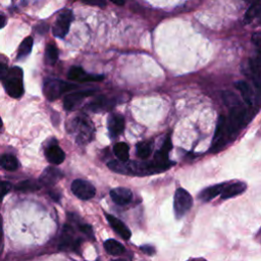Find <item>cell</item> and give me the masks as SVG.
Wrapping results in <instances>:
<instances>
[{"label":"cell","mask_w":261,"mask_h":261,"mask_svg":"<svg viewBox=\"0 0 261 261\" xmlns=\"http://www.w3.org/2000/svg\"><path fill=\"white\" fill-rule=\"evenodd\" d=\"M68 132L79 144H87L94 137V125L87 116L81 115L70 120Z\"/></svg>","instance_id":"1"},{"label":"cell","mask_w":261,"mask_h":261,"mask_svg":"<svg viewBox=\"0 0 261 261\" xmlns=\"http://www.w3.org/2000/svg\"><path fill=\"white\" fill-rule=\"evenodd\" d=\"M3 86L10 97L20 98L23 94L22 69L17 66L8 69V72L3 79Z\"/></svg>","instance_id":"2"},{"label":"cell","mask_w":261,"mask_h":261,"mask_svg":"<svg viewBox=\"0 0 261 261\" xmlns=\"http://www.w3.org/2000/svg\"><path fill=\"white\" fill-rule=\"evenodd\" d=\"M248 117V110L242 106L240 103L233 105L230 112L228 120L225 119V127L227 136L234 137L246 124Z\"/></svg>","instance_id":"3"},{"label":"cell","mask_w":261,"mask_h":261,"mask_svg":"<svg viewBox=\"0 0 261 261\" xmlns=\"http://www.w3.org/2000/svg\"><path fill=\"white\" fill-rule=\"evenodd\" d=\"M75 88H77V86L71 83L63 82L57 79H46L43 86V93L49 101H54L65 92Z\"/></svg>","instance_id":"4"},{"label":"cell","mask_w":261,"mask_h":261,"mask_svg":"<svg viewBox=\"0 0 261 261\" xmlns=\"http://www.w3.org/2000/svg\"><path fill=\"white\" fill-rule=\"evenodd\" d=\"M193 205V198L192 196L181 188H178L174 194L173 200V209L174 214L177 219L181 218L192 207Z\"/></svg>","instance_id":"5"},{"label":"cell","mask_w":261,"mask_h":261,"mask_svg":"<svg viewBox=\"0 0 261 261\" xmlns=\"http://www.w3.org/2000/svg\"><path fill=\"white\" fill-rule=\"evenodd\" d=\"M72 18H73V15H72L71 10H69V9L62 10L58 14V16L55 20V23L53 25V29H52L53 35L57 38H61V39L64 38L69 31Z\"/></svg>","instance_id":"6"},{"label":"cell","mask_w":261,"mask_h":261,"mask_svg":"<svg viewBox=\"0 0 261 261\" xmlns=\"http://www.w3.org/2000/svg\"><path fill=\"white\" fill-rule=\"evenodd\" d=\"M71 192L81 200H89L95 196L96 190L91 182L77 178L71 182Z\"/></svg>","instance_id":"7"},{"label":"cell","mask_w":261,"mask_h":261,"mask_svg":"<svg viewBox=\"0 0 261 261\" xmlns=\"http://www.w3.org/2000/svg\"><path fill=\"white\" fill-rule=\"evenodd\" d=\"M95 92H96V90L88 89V90L77 91V92H73V93L66 95L63 100L64 109L67 111H71V110L75 109L86 98L94 95Z\"/></svg>","instance_id":"8"},{"label":"cell","mask_w":261,"mask_h":261,"mask_svg":"<svg viewBox=\"0 0 261 261\" xmlns=\"http://www.w3.org/2000/svg\"><path fill=\"white\" fill-rule=\"evenodd\" d=\"M225 119L226 118L223 115H220L218 117L217 126H216V129H215L213 141L211 143V148H210V151H212V152H216V151L220 150L226 142V139H225V135H226Z\"/></svg>","instance_id":"9"},{"label":"cell","mask_w":261,"mask_h":261,"mask_svg":"<svg viewBox=\"0 0 261 261\" xmlns=\"http://www.w3.org/2000/svg\"><path fill=\"white\" fill-rule=\"evenodd\" d=\"M67 77L70 81L77 82H98L104 79V75L98 74H89L80 66H72L67 73Z\"/></svg>","instance_id":"10"},{"label":"cell","mask_w":261,"mask_h":261,"mask_svg":"<svg viewBox=\"0 0 261 261\" xmlns=\"http://www.w3.org/2000/svg\"><path fill=\"white\" fill-rule=\"evenodd\" d=\"M110 197L114 203L120 206L127 205L133 200V193L127 188H115L110 191Z\"/></svg>","instance_id":"11"},{"label":"cell","mask_w":261,"mask_h":261,"mask_svg":"<svg viewBox=\"0 0 261 261\" xmlns=\"http://www.w3.org/2000/svg\"><path fill=\"white\" fill-rule=\"evenodd\" d=\"M62 175L63 174L59 169L49 166L43 171V173L41 174V176L39 178V181H40L41 186L50 187V186L55 185L62 177Z\"/></svg>","instance_id":"12"},{"label":"cell","mask_w":261,"mask_h":261,"mask_svg":"<svg viewBox=\"0 0 261 261\" xmlns=\"http://www.w3.org/2000/svg\"><path fill=\"white\" fill-rule=\"evenodd\" d=\"M105 216L108 220V223L117 234H119L123 240H128L130 238V234H132L130 230L121 220H119L117 217L111 214H105Z\"/></svg>","instance_id":"13"},{"label":"cell","mask_w":261,"mask_h":261,"mask_svg":"<svg viewBox=\"0 0 261 261\" xmlns=\"http://www.w3.org/2000/svg\"><path fill=\"white\" fill-rule=\"evenodd\" d=\"M124 118L120 114H112L108 119V129L112 138L122 134L124 129Z\"/></svg>","instance_id":"14"},{"label":"cell","mask_w":261,"mask_h":261,"mask_svg":"<svg viewBox=\"0 0 261 261\" xmlns=\"http://www.w3.org/2000/svg\"><path fill=\"white\" fill-rule=\"evenodd\" d=\"M46 159L52 164H60L65 159V153L57 145H50L45 150Z\"/></svg>","instance_id":"15"},{"label":"cell","mask_w":261,"mask_h":261,"mask_svg":"<svg viewBox=\"0 0 261 261\" xmlns=\"http://www.w3.org/2000/svg\"><path fill=\"white\" fill-rule=\"evenodd\" d=\"M79 244H80V242L73 238L72 229L68 225L64 226V230H63L62 239H61V242L59 245V249L60 250H74L79 246Z\"/></svg>","instance_id":"16"},{"label":"cell","mask_w":261,"mask_h":261,"mask_svg":"<svg viewBox=\"0 0 261 261\" xmlns=\"http://www.w3.org/2000/svg\"><path fill=\"white\" fill-rule=\"evenodd\" d=\"M247 185L243 181H237L233 184H227L224 189L222 190V192L220 193L221 198L222 199H229L232 197H236L240 194H242L243 192L246 191Z\"/></svg>","instance_id":"17"},{"label":"cell","mask_w":261,"mask_h":261,"mask_svg":"<svg viewBox=\"0 0 261 261\" xmlns=\"http://www.w3.org/2000/svg\"><path fill=\"white\" fill-rule=\"evenodd\" d=\"M115 102L111 98H108L106 96H100L97 99H95L92 103L88 105V109L97 112V111H103L108 110L114 106Z\"/></svg>","instance_id":"18"},{"label":"cell","mask_w":261,"mask_h":261,"mask_svg":"<svg viewBox=\"0 0 261 261\" xmlns=\"http://www.w3.org/2000/svg\"><path fill=\"white\" fill-rule=\"evenodd\" d=\"M226 185H227V182H223V184H218V185L208 187V188L204 189L203 191H201L198 197L202 202H208V201L214 199L216 196L220 195V193L222 192V190L224 189V187Z\"/></svg>","instance_id":"19"},{"label":"cell","mask_w":261,"mask_h":261,"mask_svg":"<svg viewBox=\"0 0 261 261\" xmlns=\"http://www.w3.org/2000/svg\"><path fill=\"white\" fill-rule=\"evenodd\" d=\"M234 86L240 91L244 101L248 105H252L254 98H253V91H252L250 85L247 82H245V81H239V82H237L234 84Z\"/></svg>","instance_id":"20"},{"label":"cell","mask_w":261,"mask_h":261,"mask_svg":"<svg viewBox=\"0 0 261 261\" xmlns=\"http://www.w3.org/2000/svg\"><path fill=\"white\" fill-rule=\"evenodd\" d=\"M104 249L106 252L112 256H119L122 255L125 251L124 247L117 241L113 239H109L104 242Z\"/></svg>","instance_id":"21"},{"label":"cell","mask_w":261,"mask_h":261,"mask_svg":"<svg viewBox=\"0 0 261 261\" xmlns=\"http://www.w3.org/2000/svg\"><path fill=\"white\" fill-rule=\"evenodd\" d=\"M0 165L9 171H13L16 170L19 166L18 164V160L16 159V157H14L13 155L10 154H5L0 158Z\"/></svg>","instance_id":"22"},{"label":"cell","mask_w":261,"mask_h":261,"mask_svg":"<svg viewBox=\"0 0 261 261\" xmlns=\"http://www.w3.org/2000/svg\"><path fill=\"white\" fill-rule=\"evenodd\" d=\"M33 38L32 37H27L23 39V41L20 43L19 47H18V51H17V59H23L25 58L32 51L33 48Z\"/></svg>","instance_id":"23"},{"label":"cell","mask_w":261,"mask_h":261,"mask_svg":"<svg viewBox=\"0 0 261 261\" xmlns=\"http://www.w3.org/2000/svg\"><path fill=\"white\" fill-rule=\"evenodd\" d=\"M39 189H41L40 181H36L34 179H25L15 186V190L20 192H34Z\"/></svg>","instance_id":"24"},{"label":"cell","mask_w":261,"mask_h":261,"mask_svg":"<svg viewBox=\"0 0 261 261\" xmlns=\"http://www.w3.org/2000/svg\"><path fill=\"white\" fill-rule=\"evenodd\" d=\"M113 151H114V154L116 155V157L120 161L128 160V158H129V149H128V146L125 143H123V142L116 143L114 145Z\"/></svg>","instance_id":"25"},{"label":"cell","mask_w":261,"mask_h":261,"mask_svg":"<svg viewBox=\"0 0 261 261\" xmlns=\"http://www.w3.org/2000/svg\"><path fill=\"white\" fill-rule=\"evenodd\" d=\"M152 152V145L150 142H139L136 146L137 156L141 159H147Z\"/></svg>","instance_id":"26"},{"label":"cell","mask_w":261,"mask_h":261,"mask_svg":"<svg viewBox=\"0 0 261 261\" xmlns=\"http://www.w3.org/2000/svg\"><path fill=\"white\" fill-rule=\"evenodd\" d=\"M58 59V50L54 44H48L45 50V61L49 65H53Z\"/></svg>","instance_id":"27"},{"label":"cell","mask_w":261,"mask_h":261,"mask_svg":"<svg viewBox=\"0 0 261 261\" xmlns=\"http://www.w3.org/2000/svg\"><path fill=\"white\" fill-rule=\"evenodd\" d=\"M258 13H259V1H256V2H253L249 7V9L247 10L244 16L245 23L251 22L258 15Z\"/></svg>","instance_id":"28"},{"label":"cell","mask_w":261,"mask_h":261,"mask_svg":"<svg viewBox=\"0 0 261 261\" xmlns=\"http://www.w3.org/2000/svg\"><path fill=\"white\" fill-rule=\"evenodd\" d=\"M223 100H224V102H225V104L226 105H236V104H239V100L237 99V96L233 94V93H231V92H224L223 93Z\"/></svg>","instance_id":"29"},{"label":"cell","mask_w":261,"mask_h":261,"mask_svg":"<svg viewBox=\"0 0 261 261\" xmlns=\"http://www.w3.org/2000/svg\"><path fill=\"white\" fill-rule=\"evenodd\" d=\"M11 190V185L7 181H1L0 180V201L3 199V197Z\"/></svg>","instance_id":"30"},{"label":"cell","mask_w":261,"mask_h":261,"mask_svg":"<svg viewBox=\"0 0 261 261\" xmlns=\"http://www.w3.org/2000/svg\"><path fill=\"white\" fill-rule=\"evenodd\" d=\"M79 227H80V230L82 232H84L86 236H88L89 238H94V232H93V229H92L91 225H89V224H80Z\"/></svg>","instance_id":"31"},{"label":"cell","mask_w":261,"mask_h":261,"mask_svg":"<svg viewBox=\"0 0 261 261\" xmlns=\"http://www.w3.org/2000/svg\"><path fill=\"white\" fill-rule=\"evenodd\" d=\"M86 4L93 5V6H98V7H105L106 3L104 0H82Z\"/></svg>","instance_id":"32"},{"label":"cell","mask_w":261,"mask_h":261,"mask_svg":"<svg viewBox=\"0 0 261 261\" xmlns=\"http://www.w3.org/2000/svg\"><path fill=\"white\" fill-rule=\"evenodd\" d=\"M141 250H142L145 254L150 255V256H152V255L155 253V249H154L152 246H150V245L142 246V247H141Z\"/></svg>","instance_id":"33"},{"label":"cell","mask_w":261,"mask_h":261,"mask_svg":"<svg viewBox=\"0 0 261 261\" xmlns=\"http://www.w3.org/2000/svg\"><path fill=\"white\" fill-rule=\"evenodd\" d=\"M7 72H8V67L6 66V64L0 62V80H3Z\"/></svg>","instance_id":"34"},{"label":"cell","mask_w":261,"mask_h":261,"mask_svg":"<svg viewBox=\"0 0 261 261\" xmlns=\"http://www.w3.org/2000/svg\"><path fill=\"white\" fill-rule=\"evenodd\" d=\"M6 22H7V19H6L5 15L2 14V13H0V29L4 28V27L6 25Z\"/></svg>","instance_id":"35"},{"label":"cell","mask_w":261,"mask_h":261,"mask_svg":"<svg viewBox=\"0 0 261 261\" xmlns=\"http://www.w3.org/2000/svg\"><path fill=\"white\" fill-rule=\"evenodd\" d=\"M252 40L255 42V44H256L257 46H259V41H260V34H259V33H256V34L253 36Z\"/></svg>","instance_id":"36"},{"label":"cell","mask_w":261,"mask_h":261,"mask_svg":"<svg viewBox=\"0 0 261 261\" xmlns=\"http://www.w3.org/2000/svg\"><path fill=\"white\" fill-rule=\"evenodd\" d=\"M49 194H50V196H51L52 199H54L55 201H59V199H60V194L55 193V192H50Z\"/></svg>","instance_id":"37"},{"label":"cell","mask_w":261,"mask_h":261,"mask_svg":"<svg viewBox=\"0 0 261 261\" xmlns=\"http://www.w3.org/2000/svg\"><path fill=\"white\" fill-rule=\"evenodd\" d=\"M109 1H111L112 3H114L116 5H123V3H124V0H109Z\"/></svg>","instance_id":"38"},{"label":"cell","mask_w":261,"mask_h":261,"mask_svg":"<svg viewBox=\"0 0 261 261\" xmlns=\"http://www.w3.org/2000/svg\"><path fill=\"white\" fill-rule=\"evenodd\" d=\"M2 125H3V122H2V119H1V117H0V128L2 127Z\"/></svg>","instance_id":"39"},{"label":"cell","mask_w":261,"mask_h":261,"mask_svg":"<svg viewBox=\"0 0 261 261\" xmlns=\"http://www.w3.org/2000/svg\"><path fill=\"white\" fill-rule=\"evenodd\" d=\"M247 1H249V2L253 3V2H256V1H259V0H247Z\"/></svg>","instance_id":"40"}]
</instances>
